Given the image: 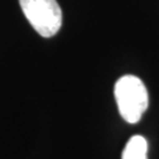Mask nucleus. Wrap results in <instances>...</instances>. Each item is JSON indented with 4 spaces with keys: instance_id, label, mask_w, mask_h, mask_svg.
Here are the masks:
<instances>
[{
    "instance_id": "obj_3",
    "label": "nucleus",
    "mask_w": 159,
    "mask_h": 159,
    "mask_svg": "<svg viewBox=\"0 0 159 159\" xmlns=\"http://www.w3.org/2000/svg\"><path fill=\"white\" fill-rule=\"evenodd\" d=\"M148 142L142 136H133L127 142L121 159H148Z\"/></svg>"
},
{
    "instance_id": "obj_1",
    "label": "nucleus",
    "mask_w": 159,
    "mask_h": 159,
    "mask_svg": "<svg viewBox=\"0 0 159 159\" xmlns=\"http://www.w3.org/2000/svg\"><path fill=\"white\" fill-rule=\"evenodd\" d=\"M114 97L120 116L130 124L138 123L148 106L146 87L138 77L132 74H126L117 80Z\"/></svg>"
},
{
    "instance_id": "obj_2",
    "label": "nucleus",
    "mask_w": 159,
    "mask_h": 159,
    "mask_svg": "<svg viewBox=\"0 0 159 159\" xmlns=\"http://www.w3.org/2000/svg\"><path fill=\"white\" fill-rule=\"evenodd\" d=\"M29 23L44 38L53 37L61 27L63 13L57 0H19Z\"/></svg>"
}]
</instances>
